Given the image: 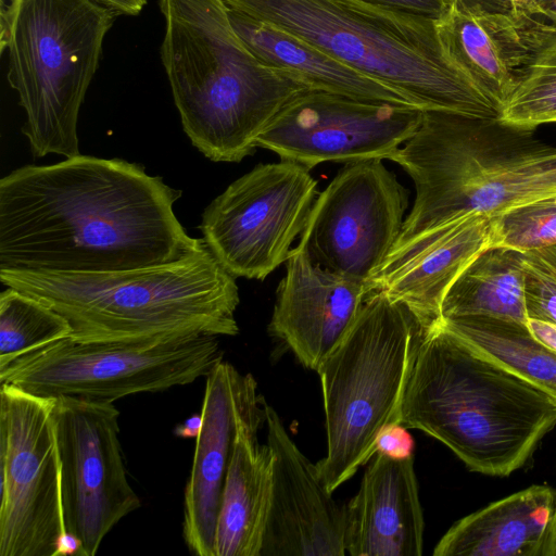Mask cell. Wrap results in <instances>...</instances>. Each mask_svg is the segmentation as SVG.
Segmentation results:
<instances>
[{
  "label": "cell",
  "mask_w": 556,
  "mask_h": 556,
  "mask_svg": "<svg viewBox=\"0 0 556 556\" xmlns=\"http://www.w3.org/2000/svg\"><path fill=\"white\" fill-rule=\"evenodd\" d=\"M265 424L271 491L260 556H343L345 505L332 497L316 464L300 451L266 402Z\"/></svg>",
  "instance_id": "9a60e30c"
},
{
  "label": "cell",
  "mask_w": 556,
  "mask_h": 556,
  "mask_svg": "<svg viewBox=\"0 0 556 556\" xmlns=\"http://www.w3.org/2000/svg\"><path fill=\"white\" fill-rule=\"evenodd\" d=\"M427 330L406 304L372 291L349 332L316 370L327 434L326 456L316 466L330 493L376 454L382 431L401 425Z\"/></svg>",
  "instance_id": "52a82bcc"
},
{
  "label": "cell",
  "mask_w": 556,
  "mask_h": 556,
  "mask_svg": "<svg viewBox=\"0 0 556 556\" xmlns=\"http://www.w3.org/2000/svg\"><path fill=\"white\" fill-rule=\"evenodd\" d=\"M182 191L138 163L78 154L0 180V270L102 273L199 249L174 213Z\"/></svg>",
  "instance_id": "6da1fadb"
},
{
  "label": "cell",
  "mask_w": 556,
  "mask_h": 556,
  "mask_svg": "<svg viewBox=\"0 0 556 556\" xmlns=\"http://www.w3.org/2000/svg\"><path fill=\"white\" fill-rule=\"evenodd\" d=\"M117 15H137L141 12L148 0H93Z\"/></svg>",
  "instance_id": "836d02e7"
},
{
  "label": "cell",
  "mask_w": 556,
  "mask_h": 556,
  "mask_svg": "<svg viewBox=\"0 0 556 556\" xmlns=\"http://www.w3.org/2000/svg\"><path fill=\"white\" fill-rule=\"evenodd\" d=\"M527 327L536 340L556 352V324L529 318Z\"/></svg>",
  "instance_id": "d6a6232c"
},
{
  "label": "cell",
  "mask_w": 556,
  "mask_h": 556,
  "mask_svg": "<svg viewBox=\"0 0 556 556\" xmlns=\"http://www.w3.org/2000/svg\"><path fill=\"white\" fill-rule=\"evenodd\" d=\"M556 491L534 484L456 521L434 556H542Z\"/></svg>",
  "instance_id": "7402d4cb"
},
{
  "label": "cell",
  "mask_w": 556,
  "mask_h": 556,
  "mask_svg": "<svg viewBox=\"0 0 556 556\" xmlns=\"http://www.w3.org/2000/svg\"><path fill=\"white\" fill-rule=\"evenodd\" d=\"M406 429L403 425H394L382 431L377 441L376 453L392 458L413 456L414 440Z\"/></svg>",
  "instance_id": "f546056e"
},
{
  "label": "cell",
  "mask_w": 556,
  "mask_h": 556,
  "mask_svg": "<svg viewBox=\"0 0 556 556\" xmlns=\"http://www.w3.org/2000/svg\"><path fill=\"white\" fill-rule=\"evenodd\" d=\"M388 160L416 189L394 247L460 212L493 218L556 194V147L533 129L498 119L424 112L414 135Z\"/></svg>",
  "instance_id": "8992f818"
},
{
  "label": "cell",
  "mask_w": 556,
  "mask_h": 556,
  "mask_svg": "<svg viewBox=\"0 0 556 556\" xmlns=\"http://www.w3.org/2000/svg\"><path fill=\"white\" fill-rule=\"evenodd\" d=\"M408 195L382 160L344 164L318 193L300 242L324 268L367 282L399 239Z\"/></svg>",
  "instance_id": "4fadbf2b"
},
{
  "label": "cell",
  "mask_w": 556,
  "mask_h": 556,
  "mask_svg": "<svg viewBox=\"0 0 556 556\" xmlns=\"http://www.w3.org/2000/svg\"><path fill=\"white\" fill-rule=\"evenodd\" d=\"M223 359L215 336L162 342H78L65 338L0 369V382L30 394L114 402L206 377Z\"/></svg>",
  "instance_id": "9c48e42d"
},
{
  "label": "cell",
  "mask_w": 556,
  "mask_h": 556,
  "mask_svg": "<svg viewBox=\"0 0 556 556\" xmlns=\"http://www.w3.org/2000/svg\"><path fill=\"white\" fill-rule=\"evenodd\" d=\"M402 92L424 112L498 119L502 105L447 52L437 21L374 0H223Z\"/></svg>",
  "instance_id": "5b68a950"
},
{
  "label": "cell",
  "mask_w": 556,
  "mask_h": 556,
  "mask_svg": "<svg viewBox=\"0 0 556 556\" xmlns=\"http://www.w3.org/2000/svg\"><path fill=\"white\" fill-rule=\"evenodd\" d=\"M317 185L299 163L257 164L205 207L200 225L205 244L233 277L264 280L302 235Z\"/></svg>",
  "instance_id": "30bf717a"
},
{
  "label": "cell",
  "mask_w": 556,
  "mask_h": 556,
  "mask_svg": "<svg viewBox=\"0 0 556 556\" xmlns=\"http://www.w3.org/2000/svg\"><path fill=\"white\" fill-rule=\"evenodd\" d=\"M0 281L64 316L78 342L236 336V277L205 242L161 265L102 273L0 270Z\"/></svg>",
  "instance_id": "7a4b0ae2"
},
{
  "label": "cell",
  "mask_w": 556,
  "mask_h": 556,
  "mask_svg": "<svg viewBox=\"0 0 556 556\" xmlns=\"http://www.w3.org/2000/svg\"><path fill=\"white\" fill-rule=\"evenodd\" d=\"M401 425L437 439L471 471L506 477L556 426V400L439 319L421 343Z\"/></svg>",
  "instance_id": "3957f363"
},
{
  "label": "cell",
  "mask_w": 556,
  "mask_h": 556,
  "mask_svg": "<svg viewBox=\"0 0 556 556\" xmlns=\"http://www.w3.org/2000/svg\"><path fill=\"white\" fill-rule=\"evenodd\" d=\"M454 2L470 9L488 13H531V5L528 0H454Z\"/></svg>",
  "instance_id": "1f68e13d"
},
{
  "label": "cell",
  "mask_w": 556,
  "mask_h": 556,
  "mask_svg": "<svg viewBox=\"0 0 556 556\" xmlns=\"http://www.w3.org/2000/svg\"><path fill=\"white\" fill-rule=\"evenodd\" d=\"M532 11L556 25V0H531Z\"/></svg>",
  "instance_id": "8d00e7d4"
},
{
  "label": "cell",
  "mask_w": 556,
  "mask_h": 556,
  "mask_svg": "<svg viewBox=\"0 0 556 556\" xmlns=\"http://www.w3.org/2000/svg\"><path fill=\"white\" fill-rule=\"evenodd\" d=\"M528 1H529L530 5H531V10H532V3H531V0H528ZM532 12H533V11H532ZM533 14H534V13H533Z\"/></svg>",
  "instance_id": "f35d334b"
},
{
  "label": "cell",
  "mask_w": 556,
  "mask_h": 556,
  "mask_svg": "<svg viewBox=\"0 0 556 556\" xmlns=\"http://www.w3.org/2000/svg\"><path fill=\"white\" fill-rule=\"evenodd\" d=\"M528 318L556 324V244L522 252Z\"/></svg>",
  "instance_id": "f1b7e54d"
},
{
  "label": "cell",
  "mask_w": 556,
  "mask_h": 556,
  "mask_svg": "<svg viewBox=\"0 0 556 556\" xmlns=\"http://www.w3.org/2000/svg\"><path fill=\"white\" fill-rule=\"evenodd\" d=\"M85 556L81 541L70 532H65L59 540L56 556Z\"/></svg>",
  "instance_id": "d590c367"
},
{
  "label": "cell",
  "mask_w": 556,
  "mask_h": 556,
  "mask_svg": "<svg viewBox=\"0 0 556 556\" xmlns=\"http://www.w3.org/2000/svg\"><path fill=\"white\" fill-rule=\"evenodd\" d=\"M345 505V548L352 556H420L424 515L414 456L381 453Z\"/></svg>",
  "instance_id": "ffe728a7"
},
{
  "label": "cell",
  "mask_w": 556,
  "mask_h": 556,
  "mask_svg": "<svg viewBox=\"0 0 556 556\" xmlns=\"http://www.w3.org/2000/svg\"><path fill=\"white\" fill-rule=\"evenodd\" d=\"M434 21L443 17L454 0H374Z\"/></svg>",
  "instance_id": "4dcf8cb0"
},
{
  "label": "cell",
  "mask_w": 556,
  "mask_h": 556,
  "mask_svg": "<svg viewBox=\"0 0 556 556\" xmlns=\"http://www.w3.org/2000/svg\"><path fill=\"white\" fill-rule=\"evenodd\" d=\"M542 556H556V505Z\"/></svg>",
  "instance_id": "74e56055"
},
{
  "label": "cell",
  "mask_w": 556,
  "mask_h": 556,
  "mask_svg": "<svg viewBox=\"0 0 556 556\" xmlns=\"http://www.w3.org/2000/svg\"><path fill=\"white\" fill-rule=\"evenodd\" d=\"M52 422L61 468L65 531L94 556L106 534L138 509L118 439L119 410L112 402L53 399Z\"/></svg>",
  "instance_id": "7c38bea8"
},
{
  "label": "cell",
  "mask_w": 556,
  "mask_h": 556,
  "mask_svg": "<svg viewBox=\"0 0 556 556\" xmlns=\"http://www.w3.org/2000/svg\"><path fill=\"white\" fill-rule=\"evenodd\" d=\"M493 247L491 218L460 212L394 247L367 285L406 304L429 328L452 285Z\"/></svg>",
  "instance_id": "2e32d148"
},
{
  "label": "cell",
  "mask_w": 556,
  "mask_h": 556,
  "mask_svg": "<svg viewBox=\"0 0 556 556\" xmlns=\"http://www.w3.org/2000/svg\"><path fill=\"white\" fill-rule=\"evenodd\" d=\"M370 293L367 282L315 263L299 242L286 261L268 329L304 367L317 370L349 332Z\"/></svg>",
  "instance_id": "e0dca14e"
},
{
  "label": "cell",
  "mask_w": 556,
  "mask_h": 556,
  "mask_svg": "<svg viewBox=\"0 0 556 556\" xmlns=\"http://www.w3.org/2000/svg\"><path fill=\"white\" fill-rule=\"evenodd\" d=\"M522 252L494 247L482 252L447 291L441 318L492 317L527 325Z\"/></svg>",
  "instance_id": "cb8c5ba5"
},
{
  "label": "cell",
  "mask_w": 556,
  "mask_h": 556,
  "mask_svg": "<svg viewBox=\"0 0 556 556\" xmlns=\"http://www.w3.org/2000/svg\"><path fill=\"white\" fill-rule=\"evenodd\" d=\"M424 111L318 89L298 92L260 136L257 148L307 168L389 159L419 127Z\"/></svg>",
  "instance_id": "5bb4252c"
},
{
  "label": "cell",
  "mask_w": 556,
  "mask_h": 556,
  "mask_svg": "<svg viewBox=\"0 0 556 556\" xmlns=\"http://www.w3.org/2000/svg\"><path fill=\"white\" fill-rule=\"evenodd\" d=\"M161 60L185 134L213 162H240L281 109L307 88L262 62L243 42L223 0H160Z\"/></svg>",
  "instance_id": "277c9868"
},
{
  "label": "cell",
  "mask_w": 556,
  "mask_h": 556,
  "mask_svg": "<svg viewBox=\"0 0 556 556\" xmlns=\"http://www.w3.org/2000/svg\"><path fill=\"white\" fill-rule=\"evenodd\" d=\"M265 401L242 409L233 440L216 528L215 556H260L271 491V453L261 444Z\"/></svg>",
  "instance_id": "44dd1931"
},
{
  "label": "cell",
  "mask_w": 556,
  "mask_h": 556,
  "mask_svg": "<svg viewBox=\"0 0 556 556\" xmlns=\"http://www.w3.org/2000/svg\"><path fill=\"white\" fill-rule=\"evenodd\" d=\"M498 121L526 129L556 122V36L536 54Z\"/></svg>",
  "instance_id": "4316f807"
},
{
  "label": "cell",
  "mask_w": 556,
  "mask_h": 556,
  "mask_svg": "<svg viewBox=\"0 0 556 556\" xmlns=\"http://www.w3.org/2000/svg\"><path fill=\"white\" fill-rule=\"evenodd\" d=\"M440 320L473 349L556 400V352L536 340L527 325L480 316Z\"/></svg>",
  "instance_id": "d4e9b609"
},
{
  "label": "cell",
  "mask_w": 556,
  "mask_h": 556,
  "mask_svg": "<svg viewBox=\"0 0 556 556\" xmlns=\"http://www.w3.org/2000/svg\"><path fill=\"white\" fill-rule=\"evenodd\" d=\"M53 399L0 388V556H56L64 534Z\"/></svg>",
  "instance_id": "8fae6325"
},
{
  "label": "cell",
  "mask_w": 556,
  "mask_h": 556,
  "mask_svg": "<svg viewBox=\"0 0 556 556\" xmlns=\"http://www.w3.org/2000/svg\"><path fill=\"white\" fill-rule=\"evenodd\" d=\"M117 16L93 0H0V51L35 157L80 154V106Z\"/></svg>",
  "instance_id": "ba28073f"
},
{
  "label": "cell",
  "mask_w": 556,
  "mask_h": 556,
  "mask_svg": "<svg viewBox=\"0 0 556 556\" xmlns=\"http://www.w3.org/2000/svg\"><path fill=\"white\" fill-rule=\"evenodd\" d=\"M228 13L240 38L262 62L294 74L307 88L362 101L418 109L410 99L393 87L318 48L266 23L229 9Z\"/></svg>",
  "instance_id": "603a6c76"
},
{
  "label": "cell",
  "mask_w": 556,
  "mask_h": 556,
  "mask_svg": "<svg viewBox=\"0 0 556 556\" xmlns=\"http://www.w3.org/2000/svg\"><path fill=\"white\" fill-rule=\"evenodd\" d=\"M257 392L251 374L220 361L206 376L193 463L184 493L182 535L189 551L215 556L216 528L239 416Z\"/></svg>",
  "instance_id": "ac0fdd59"
},
{
  "label": "cell",
  "mask_w": 556,
  "mask_h": 556,
  "mask_svg": "<svg viewBox=\"0 0 556 556\" xmlns=\"http://www.w3.org/2000/svg\"><path fill=\"white\" fill-rule=\"evenodd\" d=\"M71 334L68 320L47 304L12 287L1 292L0 369Z\"/></svg>",
  "instance_id": "484cf974"
},
{
  "label": "cell",
  "mask_w": 556,
  "mask_h": 556,
  "mask_svg": "<svg viewBox=\"0 0 556 556\" xmlns=\"http://www.w3.org/2000/svg\"><path fill=\"white\" fill-rule=\"evenodd\" d=\"M491 220L494 247L527 252L556 244V194L518 206Z\"/></svg>",
  "instance_id": "83f0119b"
},
{
  "label": "cell",
  "mask_w": 556,
  "mask_h": 556,
  "mask_svg": "<svg viewBox=\"0 0 556 556\" xmlns=\"http://www.w3.org/2000/svg\"><path fill=\"white\" fill-rule=\"evenodd\" d=\"M203 425L202 414H194L187 418L182 424H179L174 429V434L179 438L188 439L199 435Z\"/></svg>",
  "instance_id": "e575fe53"
},
{
  "label": "cell",
  "mask_w": 556,
  "mask_h": 556,
  "mask_svg": "<svg viewBox=\"0 0 556 556\" xmlns=\"http://www.w3.org/2000/svg\"><path fill=\"white\" fill-rule=\"evenodd\" d=\"M437 25L452 59L502 108L556 36V25L541 15L488 13L456 2Z\"/></svg>",
  "instance_id": "d6986e66"
}]
</instances>
